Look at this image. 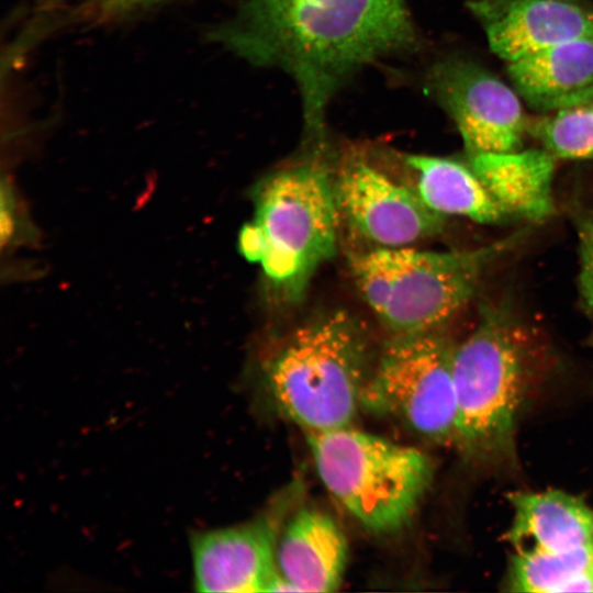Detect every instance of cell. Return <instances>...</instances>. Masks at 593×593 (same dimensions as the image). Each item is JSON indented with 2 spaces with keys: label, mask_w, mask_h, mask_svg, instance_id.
I'll return each instance as SVG.
<instances>
[{
  "label": "cell",
  "mask_w": 593,
  "mask_h": 593,
  "mask_svg": "<svg viewBox=\"0 0 593 593\" xmlns=\"http://www.w3.org/2000/svg\"><path fill=\"white\" fill-rule=\"evenodd\" d=\"M216 35L253 64L293 77L312 136L323 133L327 104L349 75L416 43L404 0H246Z\"/></svg>",
  "instance_id": "6da1fadb"
},
{
  "label": "cell",
  "mask_w": 593,
  "mask_h": 593,
  "mask_svg": "<svg viewBox=\"0 0 593 593\" xmlns=\"http://www.w3.org/2000/svg\"><path fill=\"white\" fill-rule=\"evenodd\" d=\"M545 338L507 312H483L477 327L456 345L455 446L485 469L516 461L518 417L548 368Z\"/></svg>",
  "instance_id": "7a4b0ae2"
},
{
  "label": "cell",
  "mask_w": 593,
  "mask_h": 593,
  "mask_svg": "<svg viewBox=\"0 0 593 593\" xmlns=\"http://www.w3.org/2000/svg\"><path fill=\"white\" fill-rule=\"evenodd\" d=\"M335 182L317 157L271 175L257 189L255 212L238 234V250L258 264L282 294L298 298L336 251Z\"/></svg>",
  "instance_id": "3957f363"
},
{
  "label": "cell",
  "mask_w": 593,
  "mask_h": 593,
  "mask_svg": "<svg viewBox=\"0 0 593 593\" xmlns=\"http://www.w3.org/2000/svg\"><path fill=\"white\" fill-rule=\"evenodd\" d=\"M524 232L470 250L378 247L353 254L354 281L380 322L395 335L437 329L473 296L485 269Z\"/></svg>",
  "instance_id": "277c9868"
},
{
  "label": "cell",
  "mask_w": 593,
  "mask_h": 593,
  "mask_svg": "<svg viewBox=\"0 0 593 593\" xmlns=\"http://www.w3.org/2000/svg\"><path fill=\"white\" fill-rule=\"evenodd\" d=\"M368 350L363 331L346 312L299 327L267 368L276 404L306 433L350 426L369 376Z\"/></svg>",
  "instance_id": "5b68a950"
},
{
  "label": "cell",
  "mask_w": 593,
  "mask_h": 593,
  "mask_svg": "<svg viewBox=\"0 0 593 593\" xmlns=\"http://www.w3.org/2000/svg\"><path fill=\"white\" fill-rule=\"evenodd\" d=\"M306 436L323 484L363 527L387 534L411 519L434 472L424 451L351 426Z\"/></svg>",
  "instance_id": "8992f818"
},
{
  "label": "cell",
  "mask_w": 593,
  "mask_h": 593,
  "mask_svg": "<svg viewBox=\"0 0 593 593\" xmlns=\"http://www.w3.org/2000/svg\"><path fill=\"white\" fill-rule=\"evenodd\" d=\"M455 349L436 329L395 335L369 373L360 405L398 418L432 441L455 445Z\"/></svg>",
  "instance_id": "52a82bcc"
},
{
  "label": "cell",
  "mask_w": 593,
  "mask_h": 593,
  "mask_svg": "<svg viewBox=\"0 0 593 593\" xmlns=\"http://www.w3.org/2000/svg\"><path fill=\"white\" fill-rule=\"evenodd\" d=\"M427 83L455 121L468 156L521 149L527 132L521 101L490 70L450 57L433 66Z\"/></svg>",
  "instance_id": "ba28073f"
},
{
  "label": "cell",
  "mask_w": 593,
  "mask_h": 593,
  "mask_svg": "<svg viewBox=\"0 0 593 593\" xmlns=\"http://www.w3.org/2000/svg\"><path fill=\"white\" fill-rule=\"evenodd\" d=\"M334 182L339 214L379 247H407L443 228L444 215L429 209L415 189L395 182L363 159L348 160Z\"/></svg>",
  "instance_id": "9c48e42d"
},
{
  "label": "cell",
  "mask_w": 593,
  "mask_h": 593,
  "mask_svg": "<svg viewBox=\"0 0 593 593\" xmlns=\"http://www.w3.org/2000/svg\"><path fill=\"white\" fill-rule=\"evenodd\" d=\"M190 546L195 591L257 593L289 591L279 574L275 532L264 521L195 532Z\"/></svg>",
  "instance_id": "30bf717a"
},
{
  "label": "cell",
  "mask_w": 593,
  "mask_h": 593,
  "mask_svg": "<svg viewBox=\"0 0 593 593\" xmlns=\"http://www.w3.org/2000/svg\"><path fill=\"white\" fill-rule=\"evenodd\" d=\"M493 53L507 63L593 37V5L582 0H470Z\"/></svg>",
  "instance_id": "8fae6325"
},
{
  "label": "cell",
  "mask_w": 593,
  "mask_h": 593,
  "mask_svg": "<svg viewBox=\"0 0 593 593\" xmlns=\"http://www.w3.org/2000/svg\"><path fill=\"white\" fill-rule=\"evenodd\" d=\"M346 537L335 521L316 508H301L283 529L276 548L280 577L289 591L333 592L343 580Z\"/></svg>",
  "instance_id": "7c38bea8"
},
{
  "label": "cell",
  "mask_w": 593,
  "mask_h": 593,
  "mask_svg": "<svg viewBox=\"0 0 593 593\" xmlns=\"http://www.w3.org/2000/svg\"><path fill=\"white\" fill-rule=\"evenodd\" d=\"M506 538L514 552L561 553L593 546V510L560 490L517 492Z\"/></svg>",
  "instance_id": "4fadbf2b"
},
{
  "label": "cell",
  "mask_w": 593,
  "mask_h": 593,
  "mask_svg": "<svg viewBox=\"0 0 593 593\" xmlns=\"http://www.w3.org/2000/svg\"><path fill=\"white\" fill-rule=\"evenodd\" d=\"M518 94L534 109L555 111L586 103L593 96V37L547 47L507 63Z\"/></svg>",
  "instance_id": "5bb4252c"
},
{
  "label": "cell",
  "mask_w": 593,
  "mask_h": 593,
  "mask_svg": "<svg viewBox=\"0 0 593 593\" xmlns=\"http://www.w3.org/2000/svg\"><path fill=\"white\" fill-rule=\"evenodd\" d=\"M468 157L469 167L511 217L540 222L553 213L552 179L557 157L546 148Z\"/></svg>",
  "instance_id": "9a60e30c"
},
{
  "label": "cell",
  "mask_w": 593,
  "mask_h": 593,
  "mask_svg": "<svg viewBox=\"0 0 593 593\" xmlns=\"http://www.w3.org/2000/svg\"><path fill=\"white\" fill-rule=\"evenodd\" d=\"M405 163L415 171L418 195L436 213L460 215L483 224L511 217L469 165L423 155L406 156Z\"/></svg>",
  "instance_id": "2e32d148"
},
{
  "label": "cell",
  "mask_w": 593,
  "mask_h": 593,
  "mask_svg": "<svg viewBox=\"0 0 593 593\" xmlns=\"http://www.w3.org/2000/svg\"><path fill=\"white\" fill-rule=\"evenodd\" d=\"M506 584L512 592H593V546L561 553L514 552Z\"/></svg>",
  "instance_id": "e0dca14e"
},
{
  "label": "cell",
  "mask_w": 593,
  "mask_h": 593,
  "mask_svg": "<svg viewBox=\"0 0 593 593\" xmlns=\"http://www.w3.org/2000/svg\"><path fill=\"white\" fill-rule=\"evenodd\" d=\"M527 132L557 158H593V105L583 103L555 110L527 124Z\"/></svg>",
  "instance_id": "ac0fdd59"
},
{
  "label": "cell",
  "mask_w": 593,
  "mask_h": 593,
  "mask_svg": "<svg viewBox=\"0 0 593 593\" xmlns=\"http://www.w3.org/2000/svg\"><path fill=\"white\" fill-rule=\"evenodd\" d=\"M580 273L579 288L585 311L593 323V212L578 216Z\"/></svg>",
  "instance_id": "d6986e66"
},
{
  "label": "cell",
  "mask_w": 593,
  "mask_h": 593,
  "mask_svg": "<svg viewBox=\"0 0 593 593\" xmlns=\"http://www.w3.org/2000/svg\"><path fill=\"white\" fill-rule=\"evenodd\" d=\"M155 1L158 0H96V5L100 15L115 16Z\"/></svg>",
  "instance_id": "ffe728a7"
},
{
  "label": "cell",
  "mask_w": 593,
  "mask_h": 593,
  "mask_svg": "<svg viewBox=\"0 0 593 593\" xmlns=\"http://www.w3.org/2000/svg\"><path fill=\"white\" fill-rule=\"evenodd\" d=\"M586 103L593 105V98H592L589 102H586Z\"/></svg>",
  "instance_id": "44dd1931"
}]
</instances>
